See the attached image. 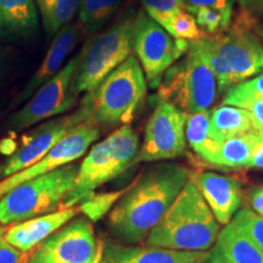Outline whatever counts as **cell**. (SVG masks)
<instances>
[{"instance_id": "6da1fadb", "label": "cell", "mask_w": 263, "mask_h": 263, "mask_svg": "<svg viewBox=\"0 0 263 263\" xmlns=\"http://www.w3.org/2000/svg\"><path fill=\"white\" fill-rule=\"evenodd\" d=\"M190 170L176 162H153L141 171L112 207L107 226L123 244L144 241L189 180Z\"/></svg>"}, {"instance_id": "7a4b0ae2", "label": "cell", "mask_w": 263, "mask_h": 263, "mask_svg": "<svg viewBox=\"0 0 263 263\" xmlns=\"http://www.w3.org/2000/svg\"><path fill=\"white\" fill-rule=\"evenodd\" d=\"M218 233L219 223L196 186L188 180L144 242L180 251H207Z\"/></svg>"}, {"instance_id": "3957f363", "label": "cell", "mask_w": 263, "mask_h": 263, "mask_svg": "<svg viewBox=\"0 0 263 263\" xmlns=\"http://www.w3.org/2000/svg\"><path fill=\"white\" fill-rule=\"evenodd\" d=\"M139 147V136L130 124L118 127L95 143L78 167L73 189L65 199L62 209L80 205L93 195L95 189L133 166Z\"/></svg>"}, {"instance_id": "277c9868", "label": "cell", "mask_w": 263, "mask_h": 263, "mask_svg": "<svg viewBox=\"0 0 263 263\" xmlns=\"http://www.w3.org/2000/svg\"><path fill=\"white\" fill-rule=\"evenodd\" d=\"M146 93L145 74L136 55L132 54L108 73L94 90L85 93L90 106L91 121L97 126L129 124Z\"/></svg>"}, {"instance_id": "5b68a950", "label": "cell", "mask_w": 263, "mask_h": 263, "mask_svg": "<svg viewBox=\"0 0 263 263\" xmlns=\"http://www.w3.org/2000/svg\"><path fill=\"white\" fill-rule=\"evenodd\" d=\"M159 99L168 101L185 115L211 110L219 91L218 82L196 42L164 72L157 87Z\"/></svg>"}, {"instance_id": "8992f818", "label": "cell", "mask_w": 263, "mask_h": 263, "mask_svg": "<svg viewBox=\"0 0 263 263\" xmlns=\"http://www.w3.org/2000/svg\"><path fill=\"white\" fill-rule=\"evenodd\" d=\"M78 164L70 163L35 177L0 197V224H15L62 209L73 189Z\"/></svg>"}, {"instance_id": "52a82bcc", "label": "cell", "mask_w": 263, "mask_h": 263, "mask_svg": "<svg viewBox=\"0 0 263 263\" xmlns=\"http://www.w3.org/2000/svg\"><path fill=\"white\" fill-rule=\"evenodd\" d=\"M137 12L133 9L127 10L110 27L85 42L74 77V87L78 93L94 90L108 73L134 54Z\"/></svg>"}, {"instance_id": "ba28073f", "label": "cell", "mask_w": 263, "mask_h": 263, "mask_svg": "<svg viewBox=\"0 0 263 263\" xmlns=\"http://www.w3.org/2000/svg\"><path fill=\"white\" fill-rule=\"evenodd\" d=\"M254 17L239 8L227 31L205 37L229 68L234 85L263 72V43L251 28Z\"/></svg>"}, {"instance_id": "9c48e42d", "label": "cell", "mask_w": 263, "mask_h": 263, "mask_svg": "<svg viewBox=\"0 0 263 263\" xmlns=\"http://www.w3.org/2000/svg\"><path fill=\"white\" fill-rule=\"evenodd\" d=\"M82 52L81 49L51 80L35 90L27 103L9 117L6 127L12 130H22L71 111L81 95L76 90L74 77Z\"/></svg>"}, {"instance_id": "30bf717a", "label": "cell", "mask_w": 263, "mask_h": 263, "mask_svg": "<svg viewBox=\"0 0 263 263\" xmlns=\"http://www.w3.org/2000/svg\"><path fill=\"white\" fill-rule=\"evenodd\" d=\"M188 47L189 42L174 38L145 10L137 12L133 51L145 74L147 88L157 89L164 72L185 54Z\"/></svg>"}, {"instance_id": "8fae6325", "label": "cell", "mask_w": 263, "mask_h": 263, "mask_svg": "<svg viewBox=\"0 0 263 263\" xmlns=\"http://www.w3.org/2000/svg\"><path fill=\"white\" fill-rule=\"evenodd\" d=\"M101 245L87 217L72 218L26 256L25 263H99Z\"/></svg>"}, {"instance_id": "7c38bea8", "label": "cell", "mask_w": 263, "mask_h": 263, "mask_svg": "<svg viewBox=\"0 0 263 263\" xmlns=\"http://www.w3.org/2000/svg\"><path fill=\"white\" fill-rule=\"evenodd\" d=\"M186 115L168 101L159 99L144 129V139L134 164L162 162L186 153Z\"/></svg>"}, {"instance_id": "4fadbf2b", "label": "cell", "mask_w": 263, "mask_h": 263, "mask_svg": "<svg viewBox=\"0 0 263 263\" xmlns=\"http://www.w3.org/2000/svg\"><path fill=\"white\" fill-rule=\"evenodd\" d=\"M85 121H91L90 106L88 99H82L80 107L73 112L61 117L50 118L38 127L33 128L22 137L20 146L10 155L3 166V177H10L20 171L27 168L41 160L52 146L57 145L72 129Z\"/></svg>"}, {"instance_id": "5bb4252c", "label": "cell", "mask_w": 263, "mask_h": 263, "mask_svg": "<svg viewBox=\"0 0 263 263\" xmlns=\"http://www.w3.org/2000/svg\"><path fill=\"white\" fill-rule=\"evenodd\" d=\"M99 137L100 130L93 121H85L81 123L62 138L57 145L52 146L41 160L27 168L3 179L0 182V197L26 180L51 172L66 164L73 163L89 150Z\"/></svg>"}, {"instance_id": "9a60e30c", "label": "cell", "mask_w": 263, "mask_h": 263, "mask_svg": "<svg viewBox=\"0 0 263 263\" xmlns=\"http://www.w3.org/2000/svg\"><path fill=\"white\" fill-rule=\"evenodd\" d=\"M189 180L201 194L219 224H228L241 209L244 190L236 177L210 171H190Z\"/></svg>"}, {"instance_id": "2e32d148", "label": "cell", "mask_w": 263, "mask_h": 263, "mask_svg": "<svg viewBox=\"0 0 263 263\" xmlns=\"http://www.w3.org/2000/svg\"><path fill=\"white\" fill-rule=\"evenodd\" d=\"M206 251H180L156 246L107 241L99 263H203Z\"/></svg>"}, {"instance_id": "e0dca14e", "label": "cell", "mask_w": 263, "mask_h": 263, "mask_svg": "<svg viewBox=\"0 0 263 263\" xmlns=\"http://www.w3.org/2000/svg\"><path fill=\"white\" fill-rule=\"evenodd\" d=\"M83 33L80 22L76 21L66 25L52 37L50 47L43 59L42 64L26 84L24 91L20 94V101L31 98L35 90H38L45 82L51 80L64 67L66 59L81 41Z\"/></svg>"}, {"instance_id": "ac0fdd59", "label": "cell", "mask_w": 263, "mask_h": 263, "mask_svg": "<svg viewBox=\"0 0 263 263\" xmlns=\"http://www.w3.org/2000/svg\"><path fill=\"white\" fill-rule=\"evenodd\" d=\"M80 212V207H67L60 209L47 215H42L27 221L15 223L5 230V239L10 245H12L24 254L29 252L43 240L57 232L59 228L65 226L74 218Z\"/></svg>"}, {"instance_id": "d6986e66", "label": "cell", "mask_w": 263, "mask_h": 263, "mask_svg": "<svg viewBox=\"0 0 263 263\" xmlns=\"http://www.w3.org/2000/svg\"><path fill=\"white\" fill-rule=\"evenodd\" d=\"M203 263H263V254L254 242L229 222L219 230Z\"/></svg>"}, {"instance_id": "ffe728a7", "label": "cell", "mask_w": 263, "mask_h": 263, "mask_svg": "<svg viewBox=\"0 0 263 263\" xmlns=\"http://www.w3.org/2000/svg\"><path fill=\"white\" fill-rule=\"evenodd\" d=\"M34 0H0V38L27 37L37 31L39 20Z\"/></svg>"}, {"instance_id": "44dd1931", "label": "cell", "mask_w": 263, "mask_h": 263, "mask_svg": "<svg viewBox=\"0 0 263 263\" xmlns=\"http://www.w3.org/2000/svg\"><path fill=\"white\" fill-rule=\"evenodd\" d=\"M263 139V132L250 130L223 140L211 166L227 170L249 168L256 147Z\"/></svg>"}, {"instance_id": "7402d4cb", "label": "cell", "mask_w": 263, "mask_h": 263, "mask_svg": "<svg viewBox=\"0 0 263 263\" xmlns=\"http://www.w3.org/2000/svg\"><path fill=\"white\" fill-rule=\"evenodd\" d=\"M254 129L251 115L244 108L221 104L210 110V134L218 143Z\"/></svg>"}, {"instance_id": "603a6c76", "label": "cell", "mask_w": 263, "mask_h": 263, "mask_svg": "<svg viewBox=\"0 0 263 263\" xmlns=\"http://www.w3.org/2000/svg\"><path fill=\"white\" fill-rule=\"evenodd\" d=\"M186 144L203 162L212 164L221 143L210 134V110L186 115L185 118Z\"/></svg>"}, {"instance_id": "cb8c5ba5", "label": "cell", "mask_w": 263, "mask_h": 263, "mask_svg": "<svg viewBox=\"0 0 263 263\" xmlns=\"http://www.w3.org/2000/svg\"><path fill=\"white\" fill-rule=\"evenodd\" d=\"M48 38H52L78 14L82 0H34Z\"/></svg>"}, {"instance_id": "d4e9b609", "label": "cell", "mask_w": 263, "mask_h": 263, "mask_svg": "<svg viewBox=\"0 0 263 263\" xmlns=\"http://www.w3.org/2000/svg\"><path fill=\"white\" fill-rule=\"evenodd\" d=\"M124 0H82L78 10V22L85 34L101 31L117 14Z\"/></svg>"}, {"instance_id": "484cf974", "label": "cell", "mask_w": 263, "mask_h": 263, "mask_svg": "<svg viewBox=\"0 0 263 263\" xmlns=\"http://www.w3.org/2000/svg\"><path fill=\"white\" fill-rule=\"evenodd\" d=\"M124 190H117V192L103 193V194H93L88 197L85 201L80 203V212L84 213L85 217L90 222H97L101 219L105 215L110 213L112 207L122 196Z\"/></svg>"}, {"instance_id": "4316f807", "label": "cell", "mask_w": 263, "mask_h": 263, "mask_svg": "<svg viewBox=\"0 0 263 263\" xmlns=\"http://www.w3.org/2000/svg\"><path fill=\"white\" fill-rule=\"evenodd\" d=\"M174 38L183 39L186 42L199 41L206 37V34L197 26L195 17L188 10H182L171 18L168 25L164 27Z\"/></svg>"}, {"instance_id": "83f0119b", "label": "cell", "mask_w": 263, "mask_h": 263, "mask_svg": "<svg viewBox=\"0 0 263 263\" xmlns=\"http://www.w3.org/2000/svg\"><path fill=\"white\" fill-rule=\"evenodd\" d=\"M238 227L263 254V217L256 215L249 207L240 209L230 221Z\"/></svg>"}, {"instance_id": "f1b7e54d", "label": "cell", "mask_w": 263, "mask_h": 263, "mask_svg": "<svg viewBox=\"0 0 263 263\" xmlns=\"http://www.w3.org/2000/svg\"><path fill=\"white\" fill-rule=\"evenodd\" d=\"M197 26L206 35H215L228 29L232 17L212 8H199L192 12Z\"/></svg>"}, {"instance_id": "f546056e", "label": "cell", "mask_w": 263, "mask_h": 263, "mask_svg": "<svg viewBox=\"0 0 263 263\" xmlns=\"http://www.w3.org/2000/svg\"><path fill=\"white\" fill-rule=\"evenodd\" d=\"M143 9L156 22L164 28L171 18L185 9L184 0H139Z\"/></svg>"}, {"instance_id": "4dcf8cb0", "label": "cell", "mask_w": 263, "mask_h": 263, "mask_svg": "<svg viewBox=\"0 0 263 263\" xmlns=\"http://www.w3.org/2000/svg\"><path fill=\"white\" fill-rule=\"evenodd\" d=\"M223 105L241 107L249 111L256 130L263 132V98L256 97H223Z\"/></svg>"}, {"instance_id": "1f68e13d", "label": "cell", "mask_w": 263, "mask_h": 263, "mask_svg": "<svg viewBox=\"0 0 263 263\" xmlns=\"http://www.w3.org/2000/svg\"><path fill=\"white\" fill-rule=\"evenodd\" d=\"M223 97H256L263 98V72L233 85Z\"/></svg>"}, {"instance_id": "d6a6232c", "label": "cell", "mask_w": 263, "mask_h": 263, "mask_svg": "<svg viewBox=\"0 0 263 263\" xmlns=\"http://www.w3.org/2000/svg\"><path fill=\"white\" fill-rule=\"evenodd\" d=\"M184 4L189 12L199 8H212L233 17L235 0H184Z\"/></svg>"}, {"instance_id": "836d02e7", "label": "cell", "mask_w": 263, "mask_h": 263, "mask_svg": "<svg viewBox=\"0 0 263 263\" xmlns=\"http://www.w3.org/2000/svg\"><path fill=\"white\" fill-rule=\"evenodd\" d=\"M5 227L0 224V263H25L26 255L5 239Z\"/></svg>"}, {"instance_id": "e575fe53", "label": "cell", "mask_w": 263, "mask_h": 263, "mask_svg": "<svg viewBox=\"0 0 263 263\" xmlns=\"http://www.w3.org/2000/svg\"><path fill=\"white\" fill-rule=\"evenodd\" d=\"M248 202L256 215L263 217V185L252 186L248 193Z\"/></svg>"}, {"instance_id": "d590c367", "label": "cell", "mask_w": 263, "mask_h": 263, "mask_svg": "<svg viewBox=\"0 0 263 263\" xmlns=\"http://www.w3.org/2000/svg\"><path fill=\"white\" fill-rule=\"evenodd\" d=\"M235 4L255 17L258 18V16H263V0H235Z\"/></svg>"}, {"instance_id": "8d00e7d4", "label": "cell", "mask_w": 263, "mask_h": 263, "mask_svg": "<svg viewBox=\"0 0 263 263\" xmlns=\"http://www.w3.org/2000/svg\"><path fill=\"white\" fill-rule=\"evenodd\" d=\"M249 168L263 170V139L259 141L257 147H256L254 155H252L251 162H250Z\"/></svg>"}, {"instance_id": "74e56055", "label": "cell", "mask_w": 263, "mask_h": 263, "mask_svg": "<svg viewBox=\"0 0 263 263\" xmlns=\"http://www.w3.org/2000/svg\"><path fill=\"white\" fill-rule=\"evenodd\" d=\"M251 28L252 31L256 33V35L261 39V42L263 43V24L258 21L257 17H254L252 20V24H251Z\"/></svg>"}, {"instance_id": "f35d334b", "label": "cell", "mask_w": 263, "mask_h": 263, "mask_svg": "<svg viewBox=\"0 0 263 263\" xmlns=\"http://www.w3.org/2000/svg\"><path fill=\"white\" fill-rule=\"evenodd\" d=\"M2 172H3V166H0V176H2Z\"/></svg>"}]
</instances>
